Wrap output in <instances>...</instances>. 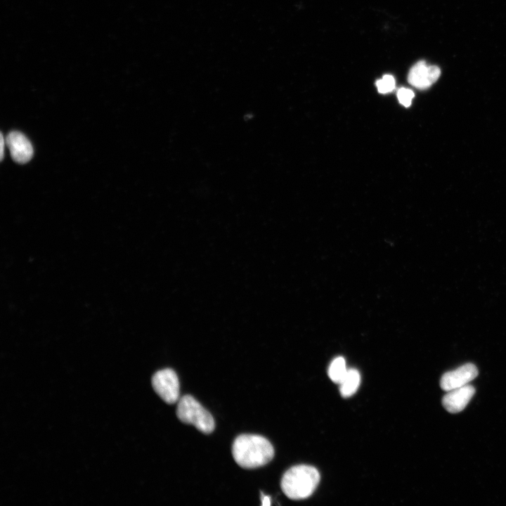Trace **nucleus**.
<instances>
[{
  "instance_id": "obj_1",
  "label": "nucleus",
  "mask_w": 506,
  "mask_h": 506,
  "mask_svg": "<svg viewBox=\"0 0 506 506\" xmlns=\"http://www.w3.org/2000/svg\"><path fill=\"white\" fill-rule=\"evenodd\" d=\"M232 454L235 462L245 469H254L268 463L273 458L274 449L264 437L242 434L233 443Z\"/></svg>"
},
{
  "instance_id": "obj_2",
  "label": "nucleus",
  "mask_w": 506,
  "mask_h": 506,
  "mask_svg": "<svg viewBox=\"0 0 506 506\" xmlns=\"http://www.w3.org/2000/svg\"><path fill=\"white\" fill-rule=\"evenodd\" d=\"M319 481V472L314 467L300 465L291 467L283 474L280 486L289 498L301 500L313 493Z\"/></svg>"
},
{
  "instance_id": "obj_3",
  "label": "nucleus",
  "mask_w": 506,
  "mask_h": 506,
  "mask_svg": "<svg viewBox=\"0 0 506 506\" xmlns=\"http://www.w3.org/2000/svg\"><path fill=\"white\" fill-rule=\"evenodd\" d=\"M176 415L182 422L195 426L204 434H210L214 429L212 415L190 395L183 396L179 400Z\"/></svg>"
},
{
  "instance_id": "obj_4",
  "label": "nucleus",
  "mask_w": 506,
  "mask_h": 506,
  "mask_svg": "<svg viewBox=\"0 0 506 506\" xmlns=\"http://www.w3.org/2000/svg\"><path fill=\"white\" fill-rule=\"evenodd\" d=\"M152 386L165 403L173 404L179 400V382L173 370L166 368L156 372L152 377Z\"/></svg>"
},
{
  "instance_id": "obj_5",
  "label": "nucleus",
  "mask_w": 506,
  "mask_h": 506,
  "mask_svg": "<svg viewBox=\"0 0 506 506\" xmlns=\"http://www.w3.org/2000/svg\"><path fill=\"white\" fill-rule=\"evenodd\" d=\"M478 375L476 367L466 363L457 369L444 373L440 380L441 389L446 391L468 384Z\"/></svg>"
},
{
  "instance_id": "obj_6",
  "label": "nucleus",
  "mask_w": 506,
  "mask_h": 506,
  "mask_svg": "<svg viewBox=\"0 0 506 506\" xmlns=\"http://www.w3.org/2000/svg\"><path fill=\"white\" fill-rule=\"evenodd\" d=\"M440 74L437 66L427 65L424 61H419L410 69L408 81L419 89H425L436 82Z\"/></svg>"
},
{
  "instance_id": "obj_7",
  "label": "nucleus",
  "mask_w": 506,
  "mask_h": 506,
  "mask_svg": "<svg viewBox=\"0 0 506 506\" xmlns=\"http://www.w3.org/2000/svg\"><path fill=\"white\" fill-rule=\"evenodd\" d=\"M11 155L18 163L24 164L30 160L33 155V148L26 136L19 131H11L6 138Z\"/></svg>"
},
{
  "instance_id": "obj_8",
  "label": "nucleus",
  "mask_w": 506,
  "mask_h": 506,
  "mask_svg": "<svg viewBox=\"0 0 506 506\" xmlns=\"http://www.w3.org/2000/svg\"><path fill=\"white\" fill-rule=\"evenodd\" d=\"M474 393L475 389L470 384L450 390L443 397V406L449 413H458L467 406Z\"/></svg>"
},
{
  "instance_id": "obj_9",
  "label": "nucleus",
  "mask_w": 506,
  "mask_h": 506,
  "mask_svg": "<svg viewBox=\"0 0 506 506\" xmlns=\"http://www.w3.org/2000/svg\"><path fill=\"white\" fill-rule=\"evenodd\" d=\"M361 376L356 369H349L339 384L341 395L347 398L354 394L360 385Z\"/></svg>"
},
{
  "instance_id": "obj_10",
  "label": "nucleus",
  "mask_w": 506,
  "mask_h": 506,
  "mask_svg": "<svg viewBox=\"0 0 506 506\" xmlns=\"http://www.w3.org/2000/svg\"><path fill=\"white\" fill-rule=\"evenodd\" d=\"M347 370L344 358L339 356L331 362L328 368V375L332 381L339 384L346 374Z\"/></svg>"
},
{
  "instance_id": "obj_11",
  "label": "nucleus",
  "mask_w": 506,
  "mask_h": 506,
  "mask_svg": "<svg viewBox=\"0 0 506 506\" xmlns=\"http://www.w3.org/2000/svg\"><path fill=\"white\" fill-rule=\"evenodd\" d=\"M377 90L381 93L391 92L395 88V79L393 76L385 74L376 82Z\"/></svg>"
},
{
  "instance_id": "obj_12",
  "label": "nucleus",
  "mask_w": 506,
  "mask_h": 506,
  "mask_svg": "<svg viewBox=\"0 0 506 506\" xmlns=\"http://www.w3.org/2000/svg\"><path fill=\"white\" fill-rule=\"evenodd\" d=\"M397 97L401 105L405 107H408L411 105L414 93L409 89L401 88L397 91Z\"/></svg>"
},
{
  "instance_id": "obj_13",
  "label": "nucleus",
  "mask_w": 506,
  "mask_h": 506,
  "mask_svg": "<svg viewBox=\"0 0 506 506\" xmlns=\"http://www.w3.org/2000/svg\"><path fill=\"white\" fill-rule=\"evenodd\" d=\"M261 505L263 506H269L271 504V498L261 493Z\"/></svg>"
},
{
  "instance_id": "obj_14",
  "label": "nucleus",
  "mask_w": 506,
  "mask_h": 506,
  "mask_svg": "<svg viewBox=\"0 0 506 506\" xmlns=\"http://www.w3.org/2000/svg\"><path fill=\"white\" fill-rule=\"evenodd\" d=\"M6 144V141L4 139L3 134H1V141H0V145H1V150H0V157L1 160H3L4 155V145Z\"/></svg>"
}]
</instances>
